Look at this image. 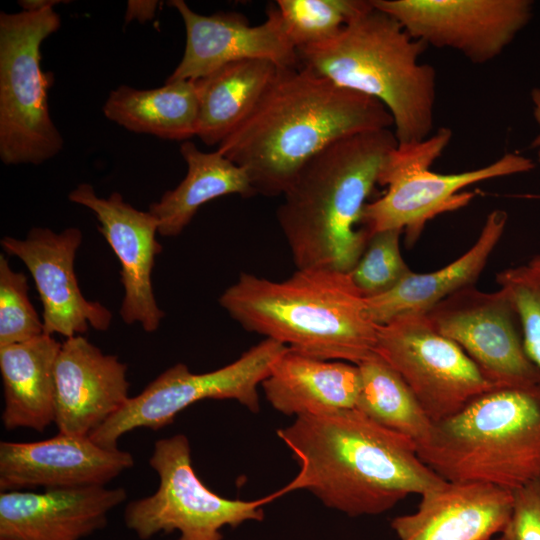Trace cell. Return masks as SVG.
I'll use <instances>...</instances> for the list:
<instances>
[{
	"label": "cell",
	"mask_w": 540,
	"mask_h": 540,
	"mask_svg": "<svg viewBox=\"0 0 540 540\" xmlns=\"http://www.w3.org/2000/svg\"><path fill=\"white\" fill-rule=\"evenodd\" d=\"M82 232L69 227L60 233L34 227L24 239L5 236L3 250L19 258L29 270L42 307L44 333L66 338L82 335L90 327L106 331L112 321L111 311L82 294L74 269Z\"/></svg>",
	"instance_id": "cell-14"
},
{
	"label": "cell",
	"mask_w": 540,
	"mask_h": 540,
	"mask_svg": "<svg viewBox=\"0 0 540 540\" xmlns=\"http://www.w3.org/2000/svg\"><path fill=\"white\" fill-rule=\"evenodd\" d=\"M507 224V214L494 210L486 218L475 241L459 258L430 273H410L391 290L366 298L372 321L382 325L406 314H425L457 291L474 285Z\"/></svg>",
	"instance_id": "cell-22"
},
{
	"label": "cell",
	"mask_w": 540,
	"mask_h": 540,
	"mask_svg": "<svg viewBox=\"0 0 540 540\" xmlns=\"http://www.w3.org/2000/svg\"><path fill=\"white\" fill-rule=\"evenodd\" d=\"M457 343L497 388L540 386V369L527 355L519 316L508 293L463 288L425 313Z\"/></svg>",
	"instance_id": "cell-12"
},
{
	"label": "cell",
	"mask_w": 540,
	"mask_h": 540,
	"mask_svg": "<svg viewBox=\"0 0 540 540\" xmlns=\"http://www.w3.org/2000/svg\"><path fill=\"white\" fill-rule=\"evenodd\" d=\"M358 367L360 390L355 409L415 444L424 441L434 423L397 371L377 354Z\"/></svg>",
	"instance_id": "cell-27"
},
{
	"label": "cell",
	"mask_w": 540,
	"mask_h": 540,
	"mask_svg": "<svg viewBox=\"0 0 540 540\" xmlns=\"http://www.w3.org/2000/svg\"><path fill=\"white\" fill-rule=\"evenodd\" d=\"M103 113L131 132L187 141L195 135L198 116L194 80L166 81L145 90L120 85L109 93Z\"/></svg>",
	"instance_id": "cell-26"
},
{
	"label": "cell",
	"mask_w": 540,
	"mask_h": 540,
	"mask_svg": "<svg viewBox=\"0 0 540 540\" xmlns=\"http://www.w3.org/2000/svg\"><path fill=\"white\" fill-rule=\"evenodd\" d=\"M180 153L187 165L184 179L149 206L158 221V233L176 237L205 203L226 195L252 197L257 193L246 170L219 151L203 152L190 141L182 142Z\"/></svg>",
	"instance_id": "cell-24"
},
{
	"label": "cell",
	"mask_w": 540,
	"mask_h": 540,
	"mask_svg": "<svg viewBox=\"0 0 540 540\" xmlns=\"http://www.w3.org/2000/svg\"><path fill=\"white\" fill-rule=\"evenodd\" d=\"M418 456L448 482L509 491L540 478V386L498 388L434 423Z\"/></svg>",
	"instance_id": "cell-6"
},
{
	"label": "cell",
	"mask_w": 540,
	"mask_h": 540,
	"mask_svg": "<svg viewBox=\"0 0 540 540\" xmlns=\"http://www.w3.org/2000/svg\"><path fill=\"white\" fill-rule=\"evenodd\" d=\"M61 18L49 7L0 13V159L39 165L63 148L48 106L53 74L41 67V45Z\"/></svg>",
	"instance_id": "cell-7"
},
{
	"label": "cell",
	"mask_w": 540,
	"mask_h": 540,
	"mask_svg": "<svg viewBox=\"0 0 540 540\" xmlns=\"http://www.w3.org/2000/svg\"><path fill=\"white\" fill-rule=\"evenodd\" d=\"M391 126L379 101L299 65L279 68L217 151L246 170L257 194L273 197L283 195L301 168L331 144Z\"/></svg>",
	"instance_id": "cell-2"
},
{
	"label": "cell",
	"mask_w": 540,
	"mask_h": 540,
	"mask_svg": "<svg viewBox=\"0 0 540 540\" xmlns=\"http://www.w3.org/2000/svg\"><path fill=\"white\" fill-rule=\"evenodd\" d=\"M366 4L364 0H278L275 6L299 50L334 39Z\"/></svg>",
	"instance_id": "cell-28"
},
{
	"label": "cell",
	"mask_w": 540,
	"mask_h": 540,
	"mask_svg": "<svg viewBox=\"0 0 540 540\" xmlns=\"http://www.w3.org/2000/svg\"><path fill=\"white\" fill-rule=\"evenodd\" d=\"M68 199L95 214L98 231L121 264L122 320L127 325L138 323L148 333L156 331L165 316L157 304L151 281L155 258L162 251L157 240V219L151 212L133 207L118 192L108 197L98 196L89 183L75 187Z\"/></svg>",
	"instance_id": "cell-15"
},
{
	"label": "cell",
	"mask_w": 540,
	"mask_h": 540,
	"mask_svg": "<svg viewBox=\"0 0 540 540\" xmlns=\"http://www.w3.org/2000/svg\"><path fill=\"white\" fill-rule=\"evenodd\" d=\"M134 465L133 455L87 435L58 433L34 442H0V489L105 486Z\"/></svg>",
	"instance_id": "cell-17"
},
{
	"label": "cell",
	"mask_w": 540,
	"mask_h": 540,
	"mask_svg": "<svg viewBox=\"0 0 540 540\" xmlns=\"http://www.w3.org/2000/svg\"><path fill=\"white\" fill-rule=\"evenodd\" d=\"M169 5L183 20L186 44L179 64L166 81L196 80L242 60H267L279 68L299 66L297 49L276 6L269 9L263 23L252 26L238 13L202 15L183 0L169 1Z\"/></svg>",
	"instance_id": "cell-16"
},
{
	"label": "cell",
	"mask_w": 540,
	"mask_h": 540,
	"mask_svg": "<svg viewBox=\"0 0 540 540\" xmlns=\"http://www.w3.org/2000/svg\"><path fill=\"white\" fill-rule=\"evenodd\" d=\"M54 377L55 424L60 433L89 436L130 398L127 365L83 335L61 344Z\"/></svg>",
	"instance_id": "cell-18"
},
{
	"label": "cell",
	"mask_w": 540,
	"mask_h": 540,
	"mask_svg": "<svg viewBox=\"0 0 540 540\" xmlns=\"http://www.w3.org/2000/svg\"><path fill=\"white\" fill-rule=\"evenodd\" d=\"M150 466L159 476L158 489L131 501L124 522L141 540L177 531V540H223L222 529L245 522H261L264 506L276 493L244 501L224 498L207 488L197 476L187 436L176 434L155 442Z\"/></svg>",
	"instance_id": "cell-9"
},
{
	"label": "cell",
	"mask_w": 540,
	"mask_h": 540,
	"mask_svg": "<svg viewBox=\"0 0 540 540\" xmlns=\"http://www.w3.org/2000/svg\"><path fill=\"white\" fill-rule=\"evenodd\" d=\"M375 354L403 378L433 423L498 389L425 314H406L378 325Z\"/></svg>",
	"instance_id": "cell-11"
},
{
	"label": "cell",
	"mask_w": 540,
	"mask_h": 540,
	"mask_svg": "<svg viewBox=\"0 0 540 540\" xmlns=\"http://www.w3.org/2000/svg\"><path fill=\"white\" fill-rule=\"evenodd\" d=\"M500 288L511 298L519 316L524 348L540 369V271L528 265L498 273Z\"/></svg>",
	"instance_id": "cell-31"
},
{
	"label": "cell",
	"mask_w": 540,
	"mask_h": 540,
	"mask_svg": "<svg viewBox=\"0 0 540 540\" xmlns=\"http://www.w3.org/2000/svg\"><path fill=\"white\" fill-rule=\"evenodd\" d=\"M426 46L449 48L475 64L499 56L529 23V0H371Z\"/></svg>",
	"instance_id": "cell-13"
},
{
	"label": "cell",
	"mask_w": 540,
	"mask_h": 540,
	"mask_svg": "<svg viewBox=\"0 0 540 540\" xmlns=\"http://www.w3.org/2000/svg\"><path fill=\"white\" fill-rule=\"evenodd\" d=\"M288 347L275 340L263 341L226 366L206 373H193L177 363L150 382L89 437L98 445L118 448V440L136 428L159 430L173 423L190 405L207 399L235 400L253 413L260 409L258 386Z\"/></svg>",
	"instance_id": "cell-10"
},
{
	"label": "cell",
	"mask_w": 540,
	"mask_h": 540,
	"mask_svg": "<svg viewBox=\"0 0 540 540\" xmlns=\"http://www.w3.org/2000/svg\"><path fill=\"white\" fill-rule=\"evenodd\" d=\"M160 2L158 1H128L125 14V23L138 20L143 23L150 21L157 11Z\"/></svg>",
	"instance_id": "cell-33"
},
{
	"label": "cell",
	"mask_w": 540,
	"mask_h": 540,
	"mask_svg": "<svg viewBox=\"0 0 540 540\" xmlns=\"http://www.w3.org/2000/svg\"><path fill=\"white\" fill-rule=\"evenodd\" d=\"M531 101L533 104V115L539 127V133L533 139L531 147L537 150V158L540 163V88L532 89Z\"/></svg>",
	"instance_id": "cell-34"
},
{
	"label": "cell",
	"mask_w": 540,
	"mask_h": 540,
	"mask_svg": "<svg viewBox=\"0 0 540 540\" xmlns=\"http://www.w3.org/2000/svg\"><path fill=\"white\" fill-rule=\"evenodd\" d=\"M261 385L267 401L284 415H327L355 409L360 371L352 363L318 359L288 348Z\"/></svg>",
	"instance_id": "cell-21"
},
{
	"label": "cell",
	"mask_w": 540,
	"mask_h": 540,
	"mask_svg": "<svg viewBox=\"0 0 540 540\" xmlns=\"http://www.w3.org/2000/svg\"><path fill=\"white\" fill-rule=\"evenodd\" d=\"M27 277L14 271L0 255V347L21 343L44 333L43 321L29 299Z\"/></svg>",
	"instance_id": "cell-30"
},
{
	"label": "cell",
	"mask_w": 540,
	"mask_h": 540,
	"mask_svg": "<svg viewBox=\"0 0 540 540\" xmlns=\"http://www.w3.org/2000/svg\"><path fill=\"white\" fill-rule=\"evenodd\" d=\"M0 540H18V539L6 538V537H0Z\"/></svg>",
	"instance_id": "cell-38"
},
{
	"label": "cell",
	"mask_w": 540,
	"mask_h": 540,
	"mask_svg": "<svg viewBox=\"0 0 540 540\" xmlns=\"http://www.w3.org/2000/svg\"><path fill=\"white\" fill-rule=\"evenodd\" d=\"M420 497L414 512L390 522L399 540H492L513 506L512 491L482 483L446 481Z\"/></svg>",
	"instance_id": "cell-20"
},
{
	"label": "cell",
	"mask_w": 540,
	"mask_h": 540,
	"mask_svg": "<svg viewBox=\"0 0 540 540\" xmlns=\"http://www.w3.org/2000/svg\"><path fill=\"white\" fill-rule=\"evenodd\" d=\"M527 265L535 270L540 271V256L532 259Z\"/></svg>",
	"instance_id": "cell-36"
},
{
	"label": "cell",
	"mask_w": 540,
	"mask_h": 540,
	"mask_svg": "<svg viewBox=\"0 0 540 540\" xmlns=\"http://www.w3.org/2000/svg\"><path fill=\"white\" fill-rule=\"evenodd\" d=\"M426 47L370 0L334 39L297 52L299 65L383 104L398 145H408L434 125L436 72L419 61Z\"/></svg>",
	"instance_id": "cell-5"
},
{
	"label": "cell",
	"mask_w": 540,
	"mask_h": 540,
	"mask_svg": "<svg viewBox=\"0 0 540 540\" xmlns=\"http://www.w3.org/2000/svg\"><path fill=\"white\" fill-rule=\"evenodd\" d=\"M398 145L390 128L345 137L321 151L283 193L277 220L297 269L349 273L370 238L363 212Z\"/></svg>",
	"instance_id": "cell-3"
},
{
	"label": "cell",
	"mask_w": 540,
	"mask_h": 540,
	"mask_svg": "<svg viewBox=\"0 0 540 540\" xmlns=\"http://www.w3.org/2000/svg\"><path fill=\"white\" fill-rule=\"evenodd\" d=\"M53 335L0 347L6 430L43 432L55 423V362L61 348Z\"/></svg>",
	"instance_id": "cell-23"
},
{
	"label": "cell",
	"mask_w": 540,
	"mask_h": 540,
	"mask_svg": "<svg viewBox=\"0 0 540 540\" xmlns=\"http://www.w3.org/2000/svg\"><path fill=\"white\" fill-rule=\"evenodd\" d=\"M279 67L267 60H242L194 80L198 98L195 135L219 145L250 113Z\"/></svg>",
	"instance_id": "cell-25"
},
{
	"label": "cell",
	"mask_w": 540,
	"mask_h": 540,
	"mask_svg": "<svg viewBox=\"0 0 540 540\" xmlns=\"http://www.w3.org/2000/svg\"><path fill=\"white\" fill-rule=\"evenodd\" d=\"M400 229L373 233L350 277L365 298L381 295L412 273L400 251Z\"/></svg>",
	"instance_id": "cell-29"
},
{
	"label": "cell",
	"mask_w": 540,
	"mask_h": 540,
	"mask_svg": "<svg viewBox=\"0 0 540 540\" xmlns=\"http://www.w3.org/2000/svg\"><path fill=\"white\" fill-rule=\"evenodd\" d=\"M126 498L124 488L105 486L1 491L0 537L81 540L102 529L108 514Z\"/></svg>",
	"instance_id": "cell-19"
},
{
	"label": "cell",
	"mask_w": 540,
	"mask_h": 540,
	"mask_svg": "<svg viewBox=\"0 0 540 540\" xmlns=\"http://www.w3.org/2000/svg\"><path fill=\"white\" fill-rule=\"evenodd\" d=\"M276 433L299 466L277 497L307 490L349 517L372 516L446 482L421 460L412 439L356 409L300 416Z\"/></svg>",
	"instance_id": "cell-1"
},
{
	"label": "cell",
	"mask_w": 540,
	"mask_h": 540,
	"mask_svg": "<svg viewBox=\"0 0 540 540\" xmlns=\"http://www.w3.org/2000/svg\"><path fill=\"white\" fill-rule=\"evenodd\" d=\"M501 535L507 540H540V478L513 491L511 516Z\"/></svg>",
	"instance_id": "cell-32"
},
{
	"label": "cell",
	"mask_w": 540,
	"mask_h": 540,
	"mask_svg": "<svg viewBox=\"0 0 540 540\" xmlns=\"http://www.w3.org/2000/svg\"><path fill=\"white\" fill-rule=\"evenodd\" d=\"M492 540H507L503 535L497 536Z\"/></svg>",
	"instance_id": "cell-37"
},
{
	"label": "cell",
	"mask_w": 540,
	"mask_h": 540,
	"mask_svg": "<svg viewBox=\"0 0 540 540\" xmlns=\"http://www.w3.org/2000/svg\"><path fill=\"white\" fill-rule=\"evenodd\" d=\"M67 3L61 0H20L18 5L23 11H39L49 7H55L58 4Z\"/></svg>",
	"instance_id": "cell-35"
},
{
	"label": "cell",
	"mask_w": 540,
	"mask_h": 540,
	"mask_svg": "<svg viewBox=\"0 0 540 540\" xmlns=\"http://www.w3.org/2000/svg\"><path fill=\"white\" fill-rule=\"evenodd\" d=\"M452 137L446 127L427 139L397 145L386 159L378 184L386 192L368 202L363 212V227L375 232L400 229L409 244L415 242L425 224L444 212L467 205L473 197L462 190L486 180L525 173L534 162L517 153H508L486 166L459 173L441 174L430 170Z\"/></svg>",
	"instance_id": "cell-8"
},
{
	"label": "cell",
	"mask_w": 540,
	"mask_h": 540,
	"mask_svg": "<svg viewBox=\"0 0 540 540\" xmlns=\"http://www.w3.org/2000/svg\"><path fill=\"white\" fill-rule=\"evenodd\" d=\"M218 301L247 331L297 353L355 365L375 354L378 325L349 273L296 269L273 281L243 272Z\"/></svg>",
	"instance_id": "cell-4"
}]
</instances>
